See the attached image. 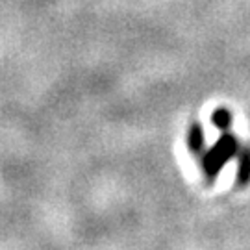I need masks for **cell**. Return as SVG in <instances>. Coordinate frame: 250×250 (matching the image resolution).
Masks as SVG:
<instances>
[{
	"label": "cell",
	"instance_id": "obj_2",
	"mask_svg": "<svg viewBox=\"0 0 250 250\" xmlns=\"http://www.w3.org/2000/svg\"><path fill=\"white\" fill-rule=\"evenodd\" d=\"M250 184V145H241L237 152V174H235V186L247 188Z\"/></svg>",
	"mask_w": 250,
	"mask_h": 250
},
{
	"label": "cell",
	"instance_id": "obj_3",
	"mask_svg": "<svg viewBox=\"0 0 250 250\" xmlns=\"http://www.w3.org/2000/svg\"><path fill=\"white\" fill-rule=\"evenodd\" d=\"M188 148L193 156H202L206 148V134L200 123H193L188 132Z\"/></svg>",
	"mask_w": 250,
	"mask_h": 250
},
{
	"label": "cell",
	"instance_id": "obj_4",
	"mask_svg": "<svg viewBox=\"0 0 250 250\" xmlns=\"http://www.w3.org/2000/svg\"><path fill=\"white\" fill-rule=\"evenodd\" d=\"M232 111L230 109H226V107H219V109H215L213 115H211V123H213L215 128H219L221 132H228L230 130V126H232Z\"/></svg>",
	"mask_w": 250,
	"mask_h": 250
},
{
	"label": "cell",
	"instance_id": "obj_1",
	"mask_svg": "<svg viewBox=\"0 0 250 250\" xmlns=\"http://www.w3.org/2000/svg\"><path fill=\"white\" fill-rule=\"evenodd\" d=\"M241 148V143L239 139L235 137L230 132H224L213 145L211 148L202 154L200 158V167H202V172H204V178L208 184H213L217 176L221 174V170L224 169V165L228 161L237 156V152Z\"/></svg>",
	"mask_w": 250,
	"mask_h": 250
}]
</instances>
